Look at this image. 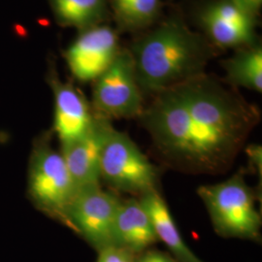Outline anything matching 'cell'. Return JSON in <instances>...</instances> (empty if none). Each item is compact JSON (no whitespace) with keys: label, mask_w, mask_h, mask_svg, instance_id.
Here are the masks:
<instances>
[{"label":"cell","mask_w":262,"mask_h":262,"mask_svg":"<svg viewBox=\"0 0 262 262\" xmlns=\"http://www.w3.org/2000/svg\"><path fill=\"white\" fill-rule=\"evenodd\" d=\"M260 118L235 88L204 73L155 94L138 119L164 164L215 175L232 166Z\"/></svg>","instance_id":"cell-1"},{"label":"cell","mask_w":262,"mask_h":262,"mask_svg":"<svg viewBox=\"0 0 262 262\" xmlns=\"http://www.w3.org/2000/svg\"><path fill=\"white\" fill-rule=\"evenodd\" d=\"M128 50L141 93L154 96L204 74L217 49L181 17L172 16L135 40Z\"/></svg>","instance_id":"cell-2"},{"label":"cell","mask_w":262,"mask_h":262,"mask_svg":"<svg viewBox=\"0 0 262 262\" xmlns=\"http://www.w3.org/2000/svg\"><path fill=\"white\" fill-rule=\"evenodd\" d=\"M243 170L214 185L200 186L197 194L206 207L216 234L256 243L261 241V215L255 208L256 193Z\"/></svg>","instance_id":"cell-3"},{"label":"cell","mask_w":262,"mask_h":262,"mask_svg":"<svg viewBox=\"0 0 262 262\" xmlns=\"http://www.w3.org/2000/svg\"><path fill=\"white\" fill-rule=\"evenodd\" d=\"M100 180L117 191L141 196L159 189V169L126 133L110 123L100 155Z\"/></svg>","instance_id":"cell-4"},{"label":"cell","mask_w":262,"mask_h":262,"mask_svg":"<svg viewBox=\"0 0 262 262\" xmlns=\"http://www.w3.org/2000/svg\"><path fill=\"white\" fill-rule=\"evenodd\" d=\"M28 191L39 210L67 225V211L77 189L60 151L46 141L38 143L32 151Z\"/></svg>","instance_id":"cell-5"},{"label":"cell","mask_w":262,"mask_h":262,"mask_svg":"<svg viewBox=\"0 0 262 262\" xmlns=\"http://www.w3.org/2000/svg\"><path fill=\"white\" fill-rule=\"evenodd\" d=\"M94 83L92 106L97 116L109 121L139 118L145 106L128 49H121Z\"/></svg>","instance_id":"cell-6"},{"label":"cell","mask_w":262,"mask_h":262,"mask_svg":"<svg viewBox=\"0 0 262 262\" xmlns=\"http://www.w3.org/2000/svg\"><path fill=\"white\" fill-rule=\"evenodd\" d=\"M120 202V197L104 190L100 184L83 187L77 190L68 208L66 226L81 235L97 253L115 246L114 225Z\"/></svg>","instance_id":"cell-7"},{"label":"cell","mask_w":262,"mask_h":262,"mask_svg":"<svg viewBox=\"0 0 262 262\" xmlns=\"http://www.w3.org/2000/svg\"><path fill=\"white\" fill-rule=\"evenodd\" d=\"M198 26L216 49H241L257 44V18L228 0H207L195 11Z\"/></svg>","instance_id":"cell-8"},{"label":"cell","mask_w":262,"mask_h":262,"mask_svg":"<svg viewBox=\"0 0 262 262\" xmlns=\"http://www.w3.org/2000/svg\"><path fill=\"white\" fill-rule=\"evenodd\" d=\"M121 49L118 32L108 25H98L80 31L66 51V62L78 81L94 82L110 66Z\"/></svg>","instance_id":"cell-9"},{"label":"cell","mask_w":262,"mask_h":262,"mask_svg":"<svg viewBox=\"0 0 262 262\" xmlns=\"http://www.w3.org/2000/svg\"><path fill=\"white\" fill-rule=\"evenodd\" d=\"M50 83L55 97V131L61 144L75 140L93 127L97 115L74 84L61 82L56 73Z\"/></svg>","instance_id":"cell-10"},{"label":"cell","mask_w":262,"mask_h":262,"mask_svg":"<svg viewBox=\"0 0 262 262\" xmlns=\"http://www.w3.org/2000/svg\"><path fill=\"white\" fill-rule=\"evenodd\" d=\"M110 123L111 121L97 116L93 127L83 136L61 144L60 154L77 190L100 184V155Z\"/></svg>","instance_id":"cell-11"},{"label":"cell","mask_w":262,"mask_h":262,"mask_svg":"<svg viewBox=\"0 0 262 262\" xmlns=\"http://www.w3.org/2000/svg\"><path fill=\"white\" fill-rule=\"evenodd\" d=\"M159 241L150 216L139 198L121 199L114 225L115 246L138 255Z\"/></svg>","instance_id":"cell-12"},{"label":"cell","mask_w":262,"mask_h":262,"mask_svg":"<svg viewBox=\"0 0 262 262\" xmlns=\"http://www.w3.org/2000/svg\"><path fill=\"white\" fill-rule=\"evenodd\" d=\"M150 216L159 241L166 245L170 254L179 262H204L193 253L184 241L168 206L159 193L151 190L138 197Z\"/></svg>","instance_id":"cell-13"},{"label":"cell","mask_w":262,"mask_h":262,"mask_svg":"<svg viewBox=\"0 0 262 262\" xmlns=\"http://www.w3.org/2000/svg\"><path fill=\"white\" fill-rule=\"evenodd\" d=\"M56 21L68 28H86L103 25L111 18L108 0H49Z\"/></svg>","instance_id":"cell-14"},{"label":"cell","mask_w":262,"mask_h":262,"mask_svg":"<svg viewBox=\"0 0 262 262\" xmlns=\"http://www.w3.org/2000/svg\"><path fill=\"white\" fill-rule=\"evenodd\" d=\"M225 84L232 88H245L256 93L262 92V47L255 44L241 48L234 56L224 61Z\"/></svg>","instance_id":"cell-15"},{"label":"cell","mask_w":262,"mask_h":262,"mask_svg":"<svg viewBox=\"0 0 262 262\" xmlns=\"http://www.w3.org/2000/svg\"><path fill=\"white\" fill-rule=\"evenodd\" d=\"M111 17L118 29L136 32L149 28L160 18L162 0H108Z\"/></svg>","instance_id":"cell-16"},{"label":"cell","mask_w":262,"mask_h":262,"mask_svg":"<svg viewBox=\"0 0 262 262\" xmlns=\"http://www.w3.org/2000/svg\"><path fill=\"white\" fill-rule=\"evenodd\" d=\"M137 256L122 247L110 246L98 252L96 262H136Z\"/></svg>","instance_id":"cell-17"},{"label":"cell","mask_w":262,"mask_h":262,"mask_svg":"<svg viewBox=\"0 0 262 262\" xmlns=\"http://www.w3.org/2000/svg\"><path fill=\"white\" fill-rule=\"evenodd\" d=\"M246 154L248 156L249 166L252 171L256 174H259V178L261 180L262 172V149L260 145H249L246 148Z\"/></svg>","instance_id":"cell-18"},{"label":"cell","mask_w":262,"mask_h":262,"mask_svg":"<svg viewBox=\"0 0 262 262\" xmlns=\"http://www.w3.org/2000/svg\"><path fill=\"white\" fill-rule=\"evenodd\" d=\"M136 262H179L170 253H164L156 249H148L138 254Z\"/></svg>","instance_id":"cell-19"},{"label":"cell","mask_w":262,"mask_h":262,"mask_svg":"<svg viewBox=\"0 0 262 262\" xmlns=\"http://www.w3.org/2000/svg\"><path fill=\"white\" fill-rule=\"evenodd\" d=\"M236 6L245 10L254 17L257 18L259 11L261 9L262 0H228Z\"/></svg>","instance_id":"cell-20"}]
</instances>
